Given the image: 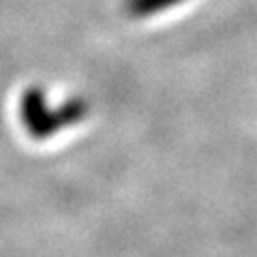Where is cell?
<instances>
[{
	"label": "cell",
	"mask_w": 257,
	"mask_h": 257,
	"mask_svg": "<svg viewBox=\"0 0 257 257\" xmlns=\"http://www.w3.org/2000/svg\"><path fill=\"white\" fill-rule=\"evenodd\" d=\"M88 111H90L88 101L79 99V96L64 101L58 109H50L45 101V92L39 86L28 88L22 94V105H20L22 122L32 140H47L64 126H73L82 122L88 116Z\"/></svg>",
	"instance_id": "6da1fadb"
},
{
	"label": "cell",
	"mask_w": 257,
	"mask_h": 257,
	"mask_svg": "<svg viewBox=\"0 0 257 257\" xmlns=\"http://www.w3.org/2000/svg\"><path fill=\"white\" fill-rule=\"evenodd\" d=\"M182 3L184 0H126L124 9L133 18H148V15L172 9V7H178Z\"/></svg>",
	"instance_id": "7a4b0ae2"
}]
</instances>
